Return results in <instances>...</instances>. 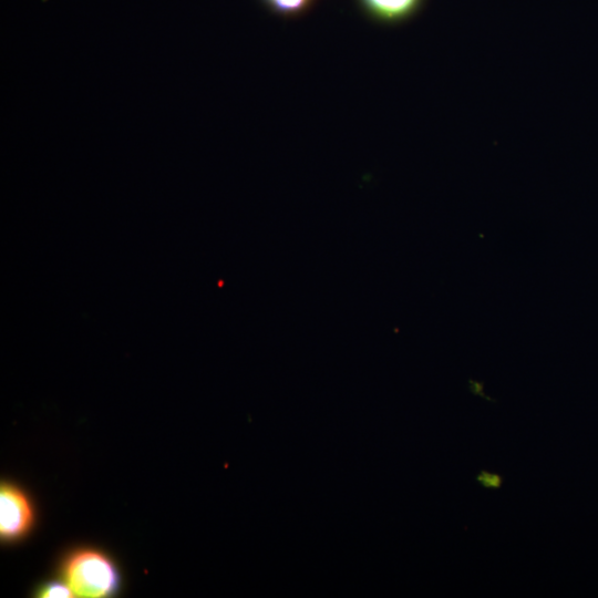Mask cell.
I'll return each mask as SVG.
<instances>
[{
  "instance_id": "6da1fadb",
  "label": "cell",
  "mask_w": 598,
  "mask_h": 598,
  "mask_svg": "<svg viewBox=\"0 0 598 598\" xmlns=\"http://www.w3.org/2000/svg\"><path fill=\"white\" fill-rule=\"evenodd\" d=\"M64 581L76 597L102 598L114 594L118 574L102 553L82 549L71 554L62 568Z\"/></svg>"
},
{
  "instance_id": "7a4b0ae2",
  "label": "cell",
  "mask_w": 598,
  "mask_h": 598,
  "mask_svg": "<svg viewBox=\"0 0 598 598\" xmlns=\"http://www.w3.org/2000/svg\"><path fill=\"white\" fill-rule=\"evenodd\" d=\"M32 508L18 487L2 484L0 489V535L12 540L25 534L32 524Z\"/></svg>"
},
{
  "instance_id": "3957f363",
  "label": "cell",
  "mask_w": 598,
  "mask_h": 598,
  "mask_svg": "<svg viewBox=\"0 0 598 598\" xmlns=\"http://www.w3.org/2000/svg\"><path fill=\"white\" fill-rule=\"evenodd\" d=\"M369 9L384 19H398L410 13L419 0H364Z\"/></svg>"
},
{
  "instance_id": "277c9868",
  "label": "cell",
  "mask_w": 598,
  "mask_h": 598,
  "mask_svg": "<svg viewBox=\"0 0 598 598\" xmlns=\"http://www.w3.org/2000/svg\"><path fill=\"white\" fill-rule=\"evenodd\" d=\"M475 481L486 489H499L504 484V476L499 473H493L487 470H481L475 476Z\"/></svg>"
},
{
  "instance_id": "5b68a950",
  "label": "cell",
  "mask_w": 598,
  "mask_h": 598,
  "mask_svg": "<svg viewBox=\"0 0 598 598\" xmlns=\"http://www.w3.org/2000/svg\"><path fill=\"white\" fill-rule=\"evenodd\" d=\"M40 597H73L74 594L72 592L69 585L64 582H58L52 581L49 584H45L40 590H39Z\"/></svg>"
},
{
  "instance_id": "8992f818",
  "label": "cell",
  "mask_w": 598,
  "mask_h": 598,
  "mask_svg": "<svg viewBox=\"0 0 598 598\" xmlns=\"http://www.w3.org/2000/svg\"><path fill=\"white\" fill-rule=\"evenodd\" d=\"M269 3L281 12H295L303 8L309 0H268Z\"/></svg>"
}]
</instances>
